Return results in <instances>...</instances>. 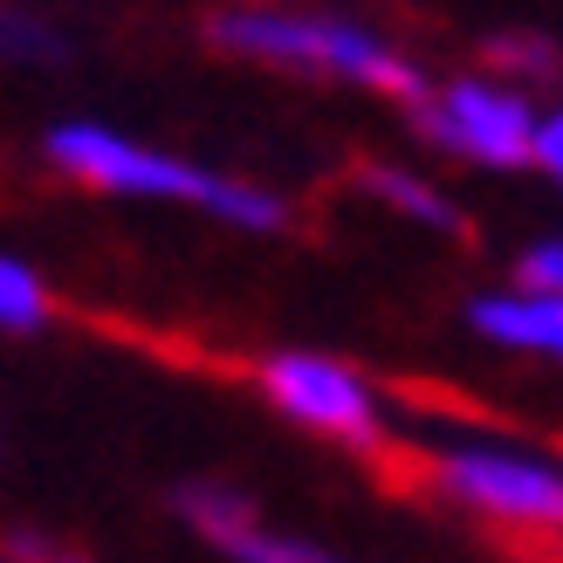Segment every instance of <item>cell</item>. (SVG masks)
<instances>
[{"label":"cell","instance_id":"cell-8","mask_svg":"<svg viewBox=\"0 0 563 563\" xmlns=\"http://www.w3.org/2000/svg\"><path fill=\"white\" fill-rule=\"evenodd\" d=\"M364 192H372L378 207H391L399 220H412V228H427V234H461L454 192L433 186L427 173H412V165H364Z\"/></svg>","mask_w":563,"mask_h":563},{"label":"cell","instance_id":"cell-2","mask_svg":"<svg viewBox=\"0 0 563 563\" xmlns=\"http://www.w3.org/2000/svg\"><path fill=\"white\" fill-rule=\"evenodd\" d=\"M207 42L241 55V63L351 82V90H372V97H399V103H427L433 97V82L419 76L412 55L391 48L378 27H364L357 14H330V8H220L207 21Z\"/></svg>","mask_w":563,"mask_h":563},{"label":"cell","instance_id":"cell-1","mask_svg":"<svg viewBox=\"0 0 563 563\" xmlns=\"http://www.w3.org/2000/svg\"><path fill=\"white\" fill-rule=\"evenodd\" d=\"M48 165L90 192H110V200H158V207H200L213 213L220 228L234 234H282L289 228V200L262 179H234V173H213L200 158H179V152H158L145 137H131L103 118H63L48 124L42 137Z\"/></svg>","mask_w":563,"mask_h":563},{"label":"cell","instance_id":"cell-3","mask_svg":"<svg viewBox=\"0 0 563 563\" xmlns=\"http://www.w3.org/2000/svg\"><path fill=\"white\" fill-rule=\"evenodd\" d=\"M427 488L454 509L522 537H563V454L501 433H446L427 446Z\"/></svg>","mask_w":563,"mask_h":563},{"label":"cell","instance_id":"cell-7","mask_svg":"<svg viewBox=\"0 0 563 563\" xmlns=\"http://www.w3.org/2000/svg\"><path fill=\"white\" fill-rule=\"evenodd\" d=\"M467 330L482 336L488 351L509 357H543L563 364V296H529V289H482L467 296Z\"/></svg>","mask_w":563,"mask_h":563},{"label":"cell","instance_id":"cell-4","mask_svg":"<svg viewBox=\"0 0 563 563\" xmlns=\"http://www.w3.org/2000/svg\"><path fill=\"white\" fill-rule=\"evenodd\" d=\"M255 391L289 419V427L317 433V440L357 446V454H372L385 440V391L364 378L351 357L282 344V351H268L255 364Z\"/></svg>","mask_w":563,"mask_h":563},{"label":"cell","instance_id":"cell-10","mask_svg":"<svg viewBox=\"0 0 563 563\" xmlns=\"http://www.w3.org/2000/svg\"><path fill=\"white\" fill-rule=\"evenodd\" d=\"M69 35L35 8H0V63L14 69H42V63H63Z\"/></svg>","mask_w":563,"mask_h":563},{"label":"cell","instance_id":"cell-12","mask_svg":"<svg viewBox=\"0 0 563 563\" xmlns=\"http://www.w3.org/2000/svg\"><path fill=\"white\" fill-rule=\"evenodd\" d=\"M488 63L509 69V82H529V76H550L556 69V42L550 35H495L488 42Z\"/></svg>","mask_w":563,"mask_h":563},{"label":"cell","instance_id":"cell-13","mask_svg":"<svg viewBox=\"0 0 563 563\" xmlns=\"http://www.w3.org/2000/svg\"><path fill=\"white\" fill-rule=\"evenodd\" d=\"M529 165H537L543 179H556V186H563V103H550V110H543V124H537V158H529Z\"/></svg>","mask_w":563,"mask_h":563},{"label":"cell","instance_id":"cell-5","mask_svg":"<svg viewBox=\"0 0 563 563\" xmlns=\"http://www.w3.org/2000/svg\"><path fill=\"white\" fill-rule=\"evenodd\" d=\"M537 124L543 110L509 76H454L419 103V131L482 173H522L537 158Z\"/></svg>","mask_w":563,"mask_h":563},{"label":"cell","instance_id":"cell-11","mask_svg":"<svg viewBox=\"0 0 563 563\" xmlns=\"http://www.w3.org/2000/svg\"><path fill=\"white\" fill-rule=\"evenodd\" d=\"M509 289H529V296H563V234H537L509 262Z\"/></svg>","mask_w":563,"mask_h":563},{"label":"cell","instance_id":"cell-6","mask_svg":"<svg viewBox=\"0 0 563 563\" xmlns=\"http://www.w3.org/2000/svg\"><path fill=\"white\" fill-rule=\"evenodd\" d=\"M173 509H179V522L192 529V537L213 543L228 563H344V556H330L323 543H302V537L268 529L255 516V501H247L241 488H228V482H186L173 495Z\"/></svg>","mask_w":563,"mask_h":563},{"label":"cell","instance_id":"cell-9","mask_svg":"<svg viewBox=\"0 0 563 563\" xmlns=\"http://www.w3.org/2000/svg\"><path fill=\"white\" fill-rule=\"evenodd\" d=\"M48 317H55V289L42 282V268L0 247V330H8V336H35Z\"/></svg>","mask_w":563,"mask_h":563},{"label":"cell","instance_id":"cell-15","mask_svg":"<svg viewBox=\"0 0 563 563\" xmlns=\"http://www.w3.org/2000/svg\"><path fill=\"white\" fill-rule=\"evenodd\" d=\"M0 563H8V556H0Z\"/></svg>","mask_w":563,"mask_h":563},{"label":"cell","instance_id":"cell-14","mask_svg":"<svg viewBox=\"0 0 563 563\" xmlns=\"http://www.w3.org/2000/svg\"><path fill=\"white\" fill-rule=\"evenodd\" d=\"M8 563H82L69 543H55V537H35V529H14L8 537Z\"/></svg>","mask_w":563,"mask_h":563}]
</instances>
